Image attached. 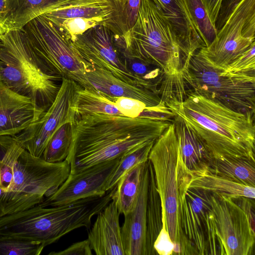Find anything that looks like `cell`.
<instances>
[{"label":"cell","instance_id":"cell-18","mask_svg":"<svg viewBox=\"0 0 255 255\" xmlns=\"http://www.w3.org/2000/svg\"><path fill=\"white\" fill-rule=\"evenodd\" d=\"M120 215L113 200L97 214L92 227L89 229L87 239L96 255H125Z\"/></svg>","mask_w":255,"mask_h":255},{"label":"cell","instance_id":"cell-23","mask_svg":"<svg viewBox=\"0 0 255 255\" xmlns=\"http://www.w3.org/2000/svg\"><path fill=\"white\" fill-rule=\"evenodd\" d=\"M71 108L76 118L92 114L124 116L114 101L94 87L85 88L79 86L75 92Z\"/></svg>","mask_w":255,"mask_h":255},{"label":"cell","instance_id":"cell-12","mask_svg":"<svg viewBox=\"0 0 255 255\" xmlns=\"http://www.w3.org/2000/svg\"><path fill=\"white\" fill-rule=\"evenodd\" d=\"M56 97L49 108L37 121L14 135L21 145L33 156L42 157L50 138L64 124L74 122L71 108L75 92L79 86L74 81L62 78Z\"/></svg>","mask_w":255,"mask_h":255},{"label":"cell","instance_id":"cell-37","mask_svg":"<svg viewBox=\"0 0 255 255\" xmlns=\"http://www.w3.org/2000/svg\"><path fill=\"white\" fill-rule=\"evenodd\" d=\"M6 0H0V22L3 18L6 11Z\"/></svg>","mask_w":255,"mask_h":255},{"label":"cell","instance_id":"cell-26","mask_svg":"<svg viewBox=\"0 0 255 255\" xmlns=\"http://www.w3.org/2000/svg\"><path fill=\"white\" fill-rule=\"evenodd\" d=\"M189 188L201 189L231 196H243L253 199L255 197V187L240 184L210 174L194 177Z\"/></svg>","mask_w":255,"mask_h":255},{"label":"cell","instance_id":"cell-11","mask_svg":"<svg viewBox=\"0 0 255 255\" xmlns=\"http://www.w3.org/2000/svg\"><path fill=\"white\" fill-rule=\"evenodd\" d=\"M211 202L220 255H252L255 229L245 211L231 196L222 193L212 192Z\"/></svg>","mask_w":255,"mask_h":255},{"label":"cell","instance_id":"cell-36","mask_svg":"<svg viewBox=\"0 0 255 255\" xmlns=\"http://www.w3.org/2000/svg\"><path fill=\"white\" fill-rule=\"evenodd\" d=\"M207 11L209 17L215 26L222 0H202Z\"/></svg>","mask_w":255,"mask_h":255},{"label":"cell","instance_id":"cell-29","mask_svg":"<svg viewBox=\"0 0 255 255\" xmlns=\"http://www.w3.org/2000/svg\"><path fill=\"white\" fill-rule=\"evenodd\" d=\"M155 141L144 144L123 155L109 179L107 191L114 188L120 179L127 172L138 164L146 162Z\"/></svg>","mask_w":255,"mask_h":255},{"label":"cell","instance_id":"cell-38","mask_svg":"<svg viewBox=\"0 0 255 255\" xmlns=\"http://www.w3.org/2000/svg\"><path fill=\"white\" fill-rule=\"evenodd\" d=\"M4 67V63L0 60V74Z\"/></svg>","mask_w":255,"mask_h":255},{"label":"cell","instance_id":"cell-32","mask_svg":"<svg viewBox=\"0 0 255 255\" xmlns=\"http://www.w3.org/2000/svg\"><path fill=\"white\" fill-rule=\"evenodd\" d=\"M162 227L153 245L157 254L160 255H170L173 254L174 243L170 238L165 224V214L162 208Z\"/></svg>","mask_w":255,"mask_h":255},{"label":"cell","instance_id":"cell-2","mask_svg":"<svg viewBox=\"0 0 255 255\" xmlns=\"http://www.w3.org/2000/svg\"><path fill=\"white\" fill-rule=\"evenodd\" d=\"M114 40L118 50L163 71L160 96L164 102L185 96L192 55L180 45L170 24L151 0H141L133 25L122 35L114 34Z\"/></svg>","mask_w":255,"mask_h":255},{"label":"cell","instance_id":"cell-15","mask_svg":"<svg viewBox=\"0 0 255 255\" xmlns=\"http://www.w3.org/2000/svg\"><path fill=\"white\" fill-rule=\"evenodd\" d=\"M45 112L30 98L14 92L0 80V136L19 133Z\"/></svg>","mask_w":255,"mask_h":255},{"label":"cell","instance_id":"cell-13","mask_svg":"<svg viewBox=\"0 0 255 255\" xmlns=\"http://www.w3.org/2000/svg\"><path fill=\"white\" fill-rule=\"evenodd\" d=\"M114 34L106 26L98 25L74 36L70 41L78 54L93 68L107 70L128 83L142 86L127 69L115 44Z\"/></svg>","mask_w":255,"mask_h":255},{"label":"cell","instance_id":"cell-39","mask_svg":"<svg viewBox=\"0 0 255 255\" xmlns=\"http://www.w3.org/2000/svg\"><path fill=\"white\" fill-rule=\"evenodd\" d=\"M0 44H1V41H0Z\"/></svg>","mask_w":255,"mask_h":255},{"label":"cell","instance_id":"cell-3","mask_svg":"<svg viewBox=\"0 0 255 255\" xmlns=\"http://www.w3.org/2000/svg\"><path fill=\"white\" fill-rule=\"evenodd\" d=\"M204 144L213 159L255 160V115L232 110L193 91L166 103Z\"/></svg>","mask_w":255,"mask_h":255},{"label":"cell","instance_id":"cell-28","mask_svg":"<svg viewBox=\"0 0 255 255\" xmlns=\"http://www.w3.org/2000/svg\"><path fill=\"white\" fill-rule=\"evenodd\" d=\"M190 17L205 47L216 38L217 30L211 22L202 0H184Z\"/></svg>","mask_w":255,"mask_h":255},{"label":"cell","instance_id":"cell-21","mask_svg":"<svg viewBox=\"0 0 255 255\" xmlns=\"http://www.w3.org/2000/svg\"><path fill=\"white\" fill-rule=\"evenodd\" d=\"M70 0H6L0 34L21 29L35 17L53 11Z\"/></svg>","mask_w":255,"mask_h":255},{"label":"cell","instance_id":"cell-34","mask_svg":"<svg viewBox=\"0 0 255 255\" xmlns=\"http://www.w3.org/2000/svg\"><path fill=\"white\" fill-rule=\"evenodd\" d=\"M242 0H222L215 23L217 31L222 28L233 10Z\"/></svg>","mask_w":255,"mask_h":255},{"label":"cell","instance_id":"cell-5","mask_svg":"<svg viewBox=\"0 0 255 255\" xmlns=\"http://www.w3.org/2000/svg\"><path fill=\"white\" fill-rule=\"evenodd\" d=\"M0 60L6 64L4 81L14 92L30 98L45 112L53 103L62 79L51 74L22 29L0 34Z\"/></svg>","mask_w":255,"mask_h":255},{"label":"cell","instance_id":"cell-10","mask_svg":"<svg viewBox=\"0 0 255 255\" xmlns=\"http://www.w3.org/2000/svg\"><path fill=\"white\" fill-rule=\"evenodd\" d=\"M255 0H243L213 42L199 50L214 67L224 71L255 41Z\"/></svg>","mask_w":255,"mask_h":255},{"label":"cell","instance_id":"cell-4","mask_svg":"<svg viewBox=\"0 0 255 255\" xmlns=\"http://www.w3.org/2000/svg\"><path fill=\"white\" fill-rule=\"evenodd\" d=\"M70 173L66 159L48 162L31 154L14 135L0 136V217L41 203Z\"/></svg>","mask_w":255,"mask_h":255},{"label":"cell","instance_id":"cell-24","mask_svg":"<svg viewBox=\"0 0 255 255\" xmlns=\"http://www.w3.org/2000/svg\"><path fill=\"white\" fill-rule=\"evenodd\" d=\"M146 162L138 164L125 174L114 187L112 200L124 216L133 208L139 192Z\"/></svg>","mask_w":255,"mask_h":255},{"label":"cell","instance_id":"cell-7","mask_svg":"<svg viewBox=\"0 0 255 255\" xmlns=\"http://www.w3.org/2000/svg\"><path fill=\"white\" fill-rule=\"evenodd\" d=\"M187 90L236 111L255 114V75L231 74L214 67L198 50L190 59Z\"/></svg>","mask_w":255,"mask_h":255},{"label":"cell","instance_id":"cell-35","mask_svg":"<svg viewBox=\"0 0 255 255\" xmlns=\"http://www.w3.org/2000/svg\"><path fill=\"white\" fill-rule=\"evenodd\" d=\"M92 249L88 239L74 243L66 249L50 253L49 255H92Z\"/></svg>","mask_w":255,"mask_h":255},{"label":"cell","instance_id":"cell-8","mask_svg":"<svg viewBox=\"0 0 255 255\" xmlns=\"http://www.w3.org/2000/svg\"><path fill=\"white\" fill-rule=\"evenodd\" d=\"M22 29L51 74L71 79L83 88L93 87L87 73L94 68L82 58L71 41L44 15L31 20Z\"/></svg>","mask_w":255,"mask_h":255},{"label":"cell","instance_id":"cell-30","mask_svg":"<svg viewBox=\"0 0 255 255\" xmlns=\"http://www.w3.org/2000/svg\"><path fill=\"white\" fill-rule=\"evenodd\" d=\"M44 248L37 242L0 236V255H39Z\"/></svg>","mask_w":255,"mask_h":255},{"label":"cell","instance_id":"cell-19","mask_svg":"<svg viewBox=\"0 0 255 255\" xmlns=\"http://www.w3.org/2000/svg\"><path fill=\"white\" fill-rule=\"evenodd\" d=\"M173 30L184 50L192 55L205 45L197 31L184 0H151Z\"/></svg>","mask_w":255,"mask_h":255},{"label":"cell","instance_id":"cell-20","mask_svg":"<svg viewBox=\"0 0 255 255\" xmlns=\"http://www.w3.org/2000/svg\"><path fill=\"white\" fill-rule=\"evenodd\" d=\"M174 115L172 123L184 164L195 177L208 174L213 158L195 132L182 118Z\"/></svg>","mask_w":255,"mask_h":255},{"label":"cell","instance_id":"cell-14","mask_svg":"<svg viewBox=\"0 0 255 255\" xmlns=\"http://www.w3.org/2000/svg\"><path fill=\"white\" fill-rule=\"evenodd\" d=\"M120 158L100 162L78 172L70 173L58 189L39 204L42 207H54L104 195Z\"/></svg>","mask_w":255,"mask_h":255},{"label":"cell","instance_id":"cell-33","mask_svg":"<svg viewBox=\"0 0 255 255\" xmlns=\"http://www.w3.org/2000/svg\"><path fill=\"white\" fill-rule=\"evenodd\" d=\"M141 0H121L123 23L125 32L135 22Z\"/></svg>","mask_w":255,"mask_h":255},{"label":"cell","instance_id":"cell-25","mask_svg":"<svg viewBox=\"0 0 255 255\" xmlns=\"http://www.w3.org/2000/svg\"><path fill=\"white\" fill-rule=\"evenodd\" d=\"M255 163L250 159H213L208 174L255 187Z\"/></svg>","mask_w":255,"mask_h":255},{"label":"cell","instance_id":"cell-22","mask_svg":"<svg viewBox=\"0 0 255 255\" xmlns=\"http://www.w3.org/2000/svg\"><path fill=\"white\" fill-rule=\"evenodd\" d=\"M148 162L149 177L146 202L145 255H156L157 254L153 245L162 227V207L153 167L149 159Z\"/></svg>","mask_w":255,"mask_h":255},{"label":"cell","instance_id":"cell-9","mask_svg":"<svg viewBox=\"0 0 255 255\" xmlns=\"http://www.w3.org/2000/svg\"><path fill=\"white\" fill-rule=\"evenodd\" d=\"M211 195L205 190L189 188L181 200L180 255H220Z\"/></svg>","mask_w":255,"mask_h":255},{"label":"cell","instance_id":"cell-27","mask_svg":"<svg viewBox=\"0 0 255 255\" xmlns=\"http://www.w3.org/2000/svg\"><path fill=\"white\" fill-rule=\"evenodd\" d=\"M72 137L71 123H67L60 127L48 141L42 158L48 162L64 161L67 157Z\"/></svg>","mask_w":255,"mask_h":255},{"label":"cell","instance_id":"cell-1","mask_svg":"<svg viewBox=\"0 0 255 255\" xmlns=\"http://www.w3.org/2000/svg\"><path fill=\"white\" fill-rule=\"evenodd\" d=\"M172 122L143 118L92 114L71 123L72 137L66 160L70 173L125 154L155 141Z\"/></svg>","mask_w":255,"mask_h":255},{"label":"cell","instance_id":"cell-16","mask_svg":"<svg viewBox=\"0 0 255 255\" xmlns=\"http://www.w3.org/2000/svg\"><path fill=\"white\" fill-rule=\"evenodd\" d=\"M87 77L94 88L111 100L130 98L143 102L149 108L171 112L159 94L144 86L123 81L107 70L94 67L87 73Z\"/></svg>","mask_w":255,"mask_h":255},{"label":"cell","instance_id":"cell-31","mask_svg":"<svg viewBox=\"0 0 255 255\" xmlns=\"http://www.w3.org/2000/svg\"><path fill=\"white\" fill-rule=\"evenodd\" d=\"M231 74L255 75V41L224 71Z\"/></svg>","mask_w":255,"mask_h":255},{"label":"cell","instance_id":"cell-17","mask_svg":"<svg viewBox=\"0 0 255 255\" xmlns=\"http://www.w3.org/2000/svg\"><path fill=\"white\" fill-rule=\"evenodd\" d=\"M148 177L147 160L136 203L132 210L124 216V222L121 227V238L125 255H145Z\"/></svg>","mask_w":255,"mask_h":255},{"label":"cell","instance_id":"cell-6","mask_svg":"<svg viewBox=\"0 0 255 255\" xmlns=\"http://www.w3.org/2000/svg\"><path fill=\"white\" fill-rule=\"evenodd\" d=\"M154 171L166 229L174 243L172 255H180L181 201L195 177L184 164L172 122L154 143L148 155Z\"/></svg>","mask_w":255,"mask_h":255}]
</instances>
